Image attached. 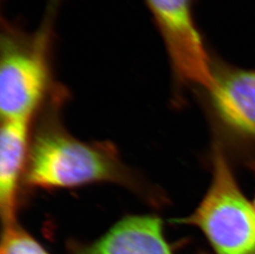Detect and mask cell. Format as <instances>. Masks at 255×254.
I'll use <instances>...</instances> for the list:
<instances>
[{"label": "cell", "instance_id": "cell-1", "mask_svg": "<svg viewBox=\"0 0 255 254\" xmlns=\"http://www.w3.org/2000/svg\"><path fill=\"white\" fill-rule=\"evenodd\" d=\"M54 100L31 139L24 184L60 189L110 182L151 201L154 195L149 187L123 163L113 144L82 141L67 131Z\"/></svg>", "mask_w": 255, "mask_h": 254}, {"label": "cell", "instance_id": "cell-2", "mask_svg": "<svg viewBox=\"0 0 255 254\" xmlns=\"http://www.w3.org/2000/svg\"><path fill=\"white\" fill-rule=\"evenodd\" d=\"M50 31L45 24L35 33L7 27L1 36L0 113L2 121L30 123L53 84Z\"/></svg>", "mask_w": 255, "mask_h": 254}, {"label": "cell", "instance_id": "cell-3", "mask_svg": "<svg viewBox=\"0 0 255 254\" xmlns=\"http://www.w3.org/2000/svg\"><path fill=\"white\" fill-rule=\"evenodd\" d=\"M212 181L199 206L177 223L196 226L218 254H255V208L241 192L219 146L212 155Z\"/></svg>", "mask_w": 255, "mask_h": 254}, {"label": "cell", "instance_id": "cell-4", "mask_svg": "<svg viewBox=\"0 0 255 254\" xmlns=\"http://www.w3.org/2000/svg\"><path fill=\"white\" fill-rule=\"evenodd\" d=\"M178 82L206 90L212 79L210 58L193 14V0H146Z\"/></svg>", "mask_w": 255, "mask_h": 254}, {"label": "cell", "instance_id": "cell-5", "mask_svg": "<svg viewBox=\"0 0 255 254\" xmlns=\"http://www.w3.org/2000/svg\"><path fill=\"white\" fill-rule=\"evenodd\" d=\"M206 92L222 123L255 141V70L213 63L212 83Z\"/></svg>", "mask_w": 255, "mask_h": 254}, {"label": "cell", "instance_id": "cell-6", "mask_svg": "<svg viewBox=\"0 0 255 254\" xmlns=\"http://www.w3.org/2000/svg\"><path fill=\"white\" fill-rule=\"evenodd\" d=\"M72 254H173L158 216L135 215L117 222L100 239L72 246Z\"/></svg>", "mask_w": 255, "mask_h": 254}, {"label": "cell", "instance_id": "cell-7", "mask_svg": "<svg viewBox=\"0 0 255 254\" xmlns=\"http://www.w3.org/2000/svg\"><path fill=\"white\" fill-rule=\"evenodd\" d=\"M28 122L2 121L0 134V211L2 224L17 221V193L27 168Z\"/></svg>", "mask_w": 255, "mask_h": 254}, {"label": "cell", "instance_id": "cell-8", "mask_svg": "<svg viewBox=\"0 0 255 254\" xmlns=\"http://www.w3.org/2000/svg\"><path fill=\"white\" fill-rule=\"evenodd\" d=\"M0 254H51L17 221L2 224Z\"/></svg>", "mask_w": 255, "mask_h": 254}, {"label": "cell", "instance_id": "cell-9", "mask_svg": "<svg viewBox=\"0 0 255 254\" xmlns=\"http://www.w3.org/2000/svg\"><path fill=\"white\" fill-rule=\"evenodd\" d=\"M254 169H255V166H254ZM254 206H255V202H254Z\"/></svg>", "mask_w": 255, "mask_h": 254}]
</instances>
